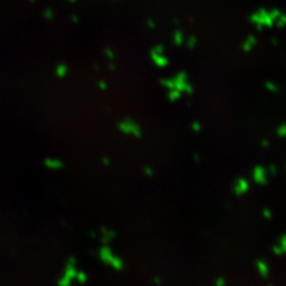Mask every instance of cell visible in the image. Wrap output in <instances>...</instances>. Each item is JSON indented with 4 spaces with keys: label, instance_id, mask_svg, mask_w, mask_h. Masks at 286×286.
Instances as JSON below:
<instances>
[]
</instances>
